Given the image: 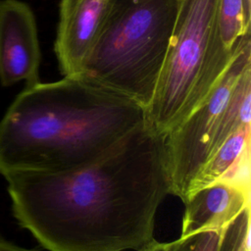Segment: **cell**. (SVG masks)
<instances>
[{"instance_id":"5","label":"cell","mask_w":251,"mask_h":251,"mask_svg":"<svg viewBox=\"0 0 251 251\" xmlns=\"http://www.w3.org/2000/svg\"><path fill=\"white\" fill-rule=\"evenodd\" d=\"M250 67L249 32L239 40L230 63L206 98L164 136L171 194L182 202L204 164L226 139L224 132L225 111L238 79Z\"/></svg>"},{"instance_id":"9","label":"cell","mask_w":251,"mask_h":251,"mask_svg":"<svg viewBox=\"0 0 251 251\" xmlns=\"http://www.w3.org/2000/svg\"><path fill=\"white\" fill-rule=\"evenodd\" d=\"M250 131L251 125L241 126L216 149L193 180L189 193L218 181L250 191Z\"/></svg>"},{"instance_id":"14","label":"cell","mask_w":251,"mask_h":251,"mask_svg":"<svg viewBox=\"0 0 251 251\" xmlns=\"http://www.w3.org/2000/svg\"><path fill=\"white\" fill-rule=\"evenodd\" d=\"M139 251H169L167 247V243L158 242L156 239L153 240L151 243L140 249Z\"/></svg>"},{"instance_id":"2","label":"cell","mask_w":251,"mask_h":251,"mask_svg":"<svg viewBox=\"0 0 251 251\" xmlns=\"http://www.w3.org/2000/svg\"><path fill=\"white\" fill-rule=\"evenodd\" d=\"M146 123V109L78 76L35 82L0 122V174L87 166Z\"/></svg>"},{"instance_id":"1","label":"cell","mask_w":251,"mask_h":251,"mask_svg":"<svg viewBox=\"0 0 251 251\" xmlns=\"http://www.w3.org/2000/svg\"><path fill=\"white\" fill-rule=\"evenodd\" d=\"M3 176L15 218L49 251H139L171 194L164 136L146 123L82 168Z\"/></svg>"},{"instance_id":"3","label":"cell","mask_w":251,"mask_h":251,"mask_svg":"<svg viewBox=\"0 0 251 251\" xmlns=\"http://www.w3.org/2000/svg\"><path fill=\"white\" fill-rule=\"evenodd\" d=\"M180 0H109L97 39L81 77L149 106Z\"/></svg>"},{"instance_id":"8","label":"cell","mask_w":251,"mask_h":251,"mask_svg":"<svg viewBox=\"0 0 251 251\" xmlns=\"http://www.w3.org/2000/svg\"><path fill=\"white\" fill-rule=\"evenodd\" d=\"M180 236L206 229H221L250 206V191L218 181L188 194L184 200Z\"/></svg>"},{"instance_id":"15","label":"cell","mask_w":251,"mask_h":251,"mask_svg":"<svg viewBox=\"0 0 251 251\" xmlns=\"http://www.w3.org/2000/svg\"><path fill=\"white\" fill-rule=\"evenodd\" d=\"M243 9L246 22L251 25V0H243Z\"/></svg>"},{"instance_id":"13","label":"cell","mask_w":251,"mask_h":251,"mask_svg":"<svg viewBox=\"0 0 251 251\" xmlns=\"http://www.w3.org/2000/svg\"><path fill=\"white\" fill-rule=\"evenodd\" d=\"M0 251H36L34 249H26L21 246H18L14 243H11L5 240L0 236Z\"/></svg>"},{"instance_id":"12","label":"cell","mask_w":251,"mask_h":251,"mask_svg":"<svg viewBox=\"0 0 251 251\" xmlns=\"http://www.w3.org/2000/svg\"><path fill=\"white\" fill-rule=\"evenodd\" d=\"M221 229H206L167 243L169 251H217Z\"/></svg>"},{"instance_id":"10","label":"cell","mask_w":251,"mask_h":251,"mask_svg":"<svg viewBox=\"0 0 251 251\" xmlns=\"http://www.w3.org/2000/svg\"><path fill=\"white\" fill-rule=\"evenodd\" d=\"M219 26L224 44L228 49H235L251 27L245 20L243 0H220Z\"/></svg>"},{"instance_id":"6","label":"cell","mask_w":251,"mask_h":251,"mask_svg":"<svg viewBox=\"0 0 251 251\" xmlns=\"http://www.w3.org/2000/svg\"><path fill=\"white\" fill-rule=\"evenodd\" d=\"M40 48L30 7L20 0L0 1V81L38 82Z\"/></svg>"},{"instance_id":"7","label":"cell","mask_w":251,"mask_h":251,"mask_svg":"<svg viewBox=\"0 0 251 251\" xmlns=\"http://www.w3.org/2000/svg\"><path fill=\"white\" fill-rule=\"evenodd\" d=\"M109 0H61L55 53L63 76H78L97 39Z\"/></svg>"},{"instance_id":"11","label":"cell","mask_w":251,"mask_h":251,"mask_svg":"<svg viewBox=\"0 0 251 251\" xmlns=\"http://www.w3.org/2000/svg\"><path fill=\"white\" fill-rule=\"evenodd\" d=\"M217 251H250V206L222 228Z\"/></svg>"},{"instance_id":"4","label":"cell","mask_w":251,"mask_h":251,"mask_svg":"<svg viewBox=\"0 0 251 251\" xmlns=\"http://www.w3.org/2000/svg\"><path fill=\"white\" fill-rule=\"evenodd\" d=\"M220 0H180L175 28L146 108V124L165 136L210 93L235 49L223 42ZM238 45V44H237Z\"/></svg>"}]
</instances>
